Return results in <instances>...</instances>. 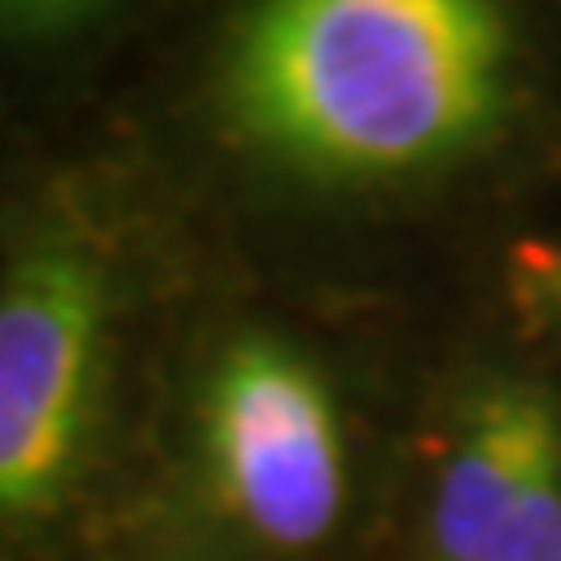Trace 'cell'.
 Here are the masks:
<instances>
[{
    "label": "cell",
    "instance_id": "cell-3",
    "mask_svg": "<svg viewBox=\"0 0 561 561\" xmlns=\"http://www.w3.org/2000/svg\"><path fill=\"white\" fill-rule=\"evenodd\" d=\"M202 272L187 290L183 337H169L150 435L220 529L267 552H313L351 505L342 383L267 313L206 309Z\"/></svg>",
    "mask_w": 561,
    "mask_h": 561
},
{
    "label": "cell",
    "instance_id": "cell-6",
    "mask_svg": "<svg viewBox=\"0 0 561 561\" xmlns=\"http://www.w3.org/2000/svg\"><path fill=\"white\" fill-rule=\"evenodd\" d=\"M20 136H5L0 131V210H5V192H10V173H14V160H20Z\"/></svg>",
    "mask_w": 561,
    "mask_h": 561
},
{
    "label": "cell",
    "instance_id": "cell-1",
    "mask_svg": "<svg viewBox=\"0 0 561 561\" xmlns=\"http://www.w3.org/2000/svg\"><path fill=\"white\" fill-rule=\"evenodd\" d=\"M519 90L515 0H150L84 131L206 253L440 197Z\"/></svg>",
    "mask_w": 561,
    "mask_h": 561
},
{
    "label": "cell",
    "instance_id": "cell-2",
    "mask_svg": "<svg viewBox=\"0 0 561 561\" xmlns=\"http://www.w3.org/2000/svg\"><path fill=\"white\" fill-rule=\"evenodd\" d=\"M202 249L94 131L24 140L0 210V538L113 482L154 421Z\"/></svg>",
    "mask_w": 561,
    "mask_h": 561
},
{
    "label": "cell",
    "instance_id": "cell-5",
    "mask_svg": "<svg viewBox=\"0 0 561 561\" xmlns=\"http://www.w3.org/2000/svg\"><path fill=\"white\" fill-rule=\"evenodd\" d=\"M150 0H0V131L43 140L94 117Z\"/></svg>",
    "mask_w": 561,
    "mask_h": 561
},
{
    "label": "cell",
    "instance_id": "cell-4",
    "mask_svg": "<svg viewBox=\"0 0 561 561\" xmlns=\"http://www.w3.org/2000/svg\"><path fill=\"white\" fill-rule=\"evenodd\" d=\"M426 538L435 561H561V412L548 389L505 370L454 383Z\"/></svg>",
    "mask_w": 561,
    "mask_h": 561
}]
</instances>
